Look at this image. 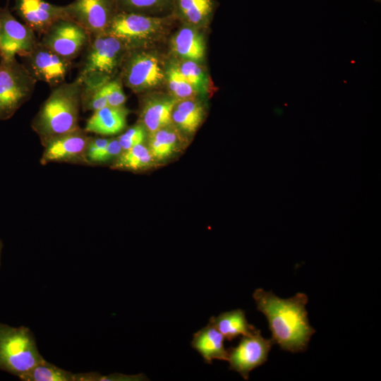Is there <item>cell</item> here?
<instances>
[{"label":"cell","mask_w":381,"mask_h":381,"mask_svg":"<svg viewBox=\"0 0 381 381\" xmlns=\"http://www.w3.org/2000/svg\"><path fill=\"white\" fill-rule=\"evenodd\" d=\"M253 297L257 309L266 317L272 339L280 349L292 353L307 349L315 330L310 326L306 306L308 298L297 293L289 298H282L272 291L255 290Z\"/></svg>","instance_id":"6da1fadb"},{"label":"cell","mask_w":381,"mask_h":381,"mask_svg":"<svg viewBox=\"0 0 381 381\" xmlns=\"http://www.w3.org/2000/svg\"><path fill=\"white\" fill-rule=\"evenodd\" d=\"M83 83L77 78L53 90L35 117L32 128L45 146L53 140L74 132L78 125Z\"/></svg>","instance_id":"7a4b0ae2"},{"label":"cell","mask_w":381,"mask_h":381,"mask_svg":"<svg viewBox=\"0 0 381 381\" xmlns=\"http://www.w3.org/2000/svg\"><path fill=\"white\" fill-rule=\"evenodd\" d=\"M43 359L28 327L0 323V370L20 378Z\"/></svg>","instance_id":"3957f363"},{"label":"cell","mask_w":381,"mask_h":381,"mask_svg":"<svg viewBox=\"0 0 381 381\" xmlns=\"http://www.w3.org/2000/svg\"><path fill=\"white\" fill-rule=\"evenodd\" d=\"M36 82L16 57H0V120L10 119L30 98Z\"/></svg>","instance_id":"277c9868"},{"label":"cell","mask_w":381,"mask_h":381,"mask_svg":"<svg viewBox=\"0 0 381 381\" xmlns=\"http://www.w3.org/2000/svg\"><path fill=\"white\" fill-rule=\"evenodd\" d=\"M123 43L107 32L96 35L87 50L78 77L82 83L106 81L119 64Z\"/></svg>","instance_id":"5b68a950"},{"label":"cell","mask_w":381,"mask_h":381,"mask_svg":"<svg viewBox=\"0 0 381 381\" xmlns=\"http://www.w3.org/2000/svg\"><path fill=\"white\" fill-rule=\"evenodd\" d=\"M273 344L272 339L264 338L259 329L243 336L236 346L227 349L229 369L248 380L250 371L267 361Z\"/></svg>","instance_id":"8992f818"},{"label":"cell","mask_w":381,"mask_h":381,"mask_svg":"<svg viewBox=\"0 0 381 381\" xmlns=\"http://www.w3.org/2000/svg\"><path fill=\"white\" fill-rule=\"evenodd\" d=\"M0 57L9 59L16 54L28 56L37 44L34 31L18 22L11 13L8 6L0 8Z\"/></svg>","instance_id":"52a82bcc"},{"label":"cell","mask_w":381,"mask_h":381,"mask_svg":"<svg viewBox=\"0 0 381 381\" xmlns=\"http://www.w3.org/2000/svg\"><path fill=\"white\" fill-rule=\"evenodd\" d=\"M89 33L72 20H61L55 23L44 34L41 44L70 60L76 56L88 41Z\"/></svg>","instance_id":"ba28073f"},{"label":"cell","mask_w":381,"mask_h":381,"mask_svg":"<svg viewBox=\"0 0 381 381\" xmlns=\"http://www.w3.org/2000/svg\"><path fill=\"white\" fill-rule=\"evenodd\" d=\"M164 19L135 13H120L114 15L105 32L119 39L122 42L145 40L160 30Z\"/></svg>","instance_id":"9c48e42d"},{"label":"cell","mask_w":381,"mask_h":381,"mask_svg":"<svg viewBox=\"0 0 381 381\" xmlns=\"http://www.w3.org/2000/svg\"><path fill=\"white\" fill-rule=\"evenodd\" d=\"M164 73L157 56L149 53L133 54L127 61L123 73L126 85L135 92L159 85Z\"/></svg>","instance_id":"30bf717a"},{"label":"cell","mask_w":381,"mask_h":381,"mask_svg":"<svg viewBox=\"0 0 381 381\" xmlns=\"http://www.w3.org/2000/svg\"><path fill=\"white\" fill-rule=\"evenodd\" d=\"M65 8L70 20L96 35L106 32L113 18L111 0H75Z\"/></svg>","instance_id":"8fae6325"},{"label":"cell","mask_w":381,"mask_h":381,"mask_svg":"<svg viewBox=\"0 0 381 381\" xmlns=\"http://www.w3.org/2000/svg\"><path fill=\"white\" fill-rule=\"evenodd\" d=\"M90 139L81 128L56 138L44 146L40 163L42 165L52 162L88 164L86 152Z\"/></svg>","instance_id":"7c38bea8"},{"label":"cell","mask_w":381,"mask_h":381,"mask_svg":"<svg viewBox=\"0 0 381 381\" xmlns=\"http://www.w3.org/2000/svg\"><path fill=\"white\" fill-rule=\"evenodd\" d=\"M25 58L32 76L50 85H57L65 79L71 65L70 60L53 52L41 43Z\"/></svg>","instance_id":"4fadbf2b"},{"label":"cell","mask_w":381,"mask_h":381,"mask_svg":"<svg viewBox=\"0 0 381 381\" xmlns=\"http://www.w3.org/2000/svg\"><path fill=\"white\" fill-rule=\"evenodd\" d=\"M14 9L33 31L44 34L56 22L69 20L65 6L44 0H14Z\"/></svg>","instance_id":"5bb4252c"},{"label":"cell","mask_w":381,"mask_h":381,"mask_svg":"<svg viewBox=\"0 0 381 381\" xmlns=\"http://www.w3.org/2000/svg\"><path fill=\"white\" fill-rule=\"evenodd\" d=\"M128 110L121 107L106 106L93 111L87 120L84 131L101 135H114L123 131Z\"/></svg>","instance_id":"9a60e30c"},{"label":"cell","mask_w":381,"mask_h":381,"mask_svg":"<svg viewBox=\"0 0 381 381\" xmlns=\"http://www.w3.org/2000/svg\"><path fill=\"white\" fill-rule=\"evenodd\" d=\"M178 99L174 97H156L143 104L141 123L148 134L172 124L171 115Z\"/></svg>","instance_id":"2e32d148"},{"label":"cell","mask_w":381,"mask_h":381,"mask_svg":"<svg viewBox=\"0 0 381 381\" xmlns=\"http://www.w3.org/2000/svg\"><path fill=\"white\" fill-rule=\"evenodd\" d=\"M224 336L210 323L194 333L190 342L206 363L211 364L214 359L226 361L228 349L224 346Z\"/></svg>","instance_id":"e0dca14e"},{"label":"cell","mask_w":381,"mask_h":381,"mask_svg":"<svg viewBox=\"0 0 381 381\" xmlns=\"http://www.w3.org/2000/svg\"><path fill=\"white\" fill-rule=\"evenodd\" d=\"M171 124L148 135L147 147L156 162L174 157L181 150L183 139Z\"/></svg>","instance_id":"ac0fdd59"},{"label":"cell","mask_w":381,"mask_h":381,"mask_svg":"<svg viewBox=\"0 0 381 381\" xmlns=\"http://www.w3.org/2000/svg\"><path fill=\"white\" fill-rule=\"evenodd\" d=\"M171 47L174 53L183 60L200 62L205 54L202 35L193 27H183L173 36Z\"/></svg>","instance_id":"d6986e66"},{"label":"cell","mask_w":381,"mask_h":381,"mask_svg":"<svg viewBox=\"0 0 381 381\" xmlns=\"http://www.w3.org/2000/svg\"><path fill=\"white\" fill-rule=\"evenodd\" d=\"M201 103L193 98L178 100L171 115L174 126L186 134L194 133L204 118Z\"/></svg>","instance_id":"ffe728a7"},{"label":"cell","mask_w":381,"mask_h":381,"mask_svg":"<svg viewBox=\"0 0 381 381\" xmlns=\"http://www.w3.org/2000/svg\"><path fill=\"white\" fill-rule=\"evenodd\" d=\"M209 323L228 341H232L239 335L250 334L258 329L248 323L245 312L241 309L223 312L218 316H212Z\"/></svg>","instance_id":"44dd1931"},{"label":"cell","mask_w":381,"mask_h":381,"mask_svg":"<svg viewBox=\"0 0 381 381\" xmlns=\"http://www.w3.org/2000/svg\"><path fill=\"white\" fill-rule=\"evenodd\" d=\"M157 163L145 144L136 145L123 151L113 162L111 168L128 171H140Z\"/></svg>","instance_id":"7402d4cb"},{"label":"cell","mask_w":381,"mask_h":381,"mask_svg":"<svg viewBox=\"0 0 381 381\" xmlns=\"http://www.w3.org/2000/svg\"><path fill=\"white\" fill-rule=\"evenodd\" d=\"M179 14L189 24L199 25L207 22L214 9L213 0H175Z\"/></svg>","instance_id":"603a6c76"},{"label":"cell","mask_w":381,"mask_h":381,"mask_svg":"<svg viewBox=\"0 0 381 381\" xmlns=\"http://www.w3.org/2000/svg\"><path fill=\"white\" fill-rule=\"evenodd\" d=\"M20 379L24 381H75V374L43 359Z\"/></svg>","instance_id":"cb8c5ba5"},{"label":"cell","mask_w":381,"mask_h":381,"mask_svg":"<svg viewBox=\"0 0 381 381\" xmlns=\"http://www.w3.org/2000/svg\"><path fill=\"white\" fill-rule=\"evenodd\" d=\"M176 66L197 93L207 92L208 87L207 76L198 62L183 60Z\"/></svg>","instance_id":"d4e9b609"},{"label":"cell","mask_w":381,"mask_h":381,"mask_svg":"<svg viewBox=\"0 0 381 381\" xmlns=\"http://www.w3.org/2000/svg\"><path fill=\"white\" fill-rule=\"evenodd\" d=\"M169 88L178 100L193 98L198 94L191 85L180 73L176 66H172L167 72Z\"/></svg>","instance_id":"484cf974"},{"label":"cell","mask_w":381,"mask_h":381,"mask_svg":"<svg viewBox=\"0 0 381 381\" xmlns=\"http://www.w3.org/2000/svg\"><path fill=\"white\" fill-rule=\"evenodd\" d=\"M147 134V132L145 128L140 123L129 128L120 135L117 139L123 151H124L136 145L144 144Z\"/></svg>","instance_id":"4316f807"},{"label":"cell","mask_w":381,"mask_h":381,"mask_svg":"<svg viewBox=\"0 0 381 381\" xmlns=\"http://www.w3.org/2000/svg\"><path fill=\"white\" fill-rule=\"evenodd\" d=\"M147 380L144 374L135 375H126L121 373H113L111 375L104 376L97 373H87L75 374V381H97V380H111V381H131V380Z\"/></svg>","instance_id":"83f0119b"},{"label":"cell","mask_w":381,"mask_h":381,"mask_svg":"<svg viewBox=\"0 0 381 381\" xmlns=\"http://www.w3.org/2000/svg\"><path fill=\"white\" fill-rule=\"evenodd\" d=\"M103 88L107 97L108 106H123L126 100V97L119 81L113 80L105 83Z\"/></svg>","instance_id":"f1b7e54d"},{"label":"cell","mask_w":381,"mask_h":381,"mask_svg":"<svg viewBox=\"0 0 381 381\" xmlns=\"http://www.w3.org/2000/svg\"><path fill=\"white\" fill-rule=\"evenodd\" d=\"M123 152L117 138H110L103 150L93 159L92 164H102L114 161Z\"/></svg>","instance_id":"f546056e"},{"label":"cell","mask_w":381,"mask_h":381,"mask_svg":"<svg viewBox=\"0 0 381 381\" xmlns=\"http://www.w3.org/2000/svg\"><path fill=\"white\" fill-rule=\"evenodd\" d=\"M110 138H91L86 152L87 163H92L93 159L103 150L109 142Z\"/></svg>","instance_id":"4dcf8cb0"},{"label":"cell","mask_w":381,"mask_h":381,"mask_svg":"<svg viewBox=\"0 0 381 381\" xmlns=\"http://www.w3.org/2000/svg\"><path fill=\"white\" fill-rule=\"evenodd\" d=\"M163 0H120L122 5L129 8H149L154 7Z\"/></svg>","instance_id":"1f68e13d"},{"label":"cell","mask_w":381,"mask_h":381,"mask_svg":"<svg viewBox=\"0 0 381 381\" xmlns=\"http://www.w3.org/2000/svg\"><path fill=\"white\" fill-rule=\"evenodd\" d=\"M1 248H2V243H1V241H0V256H1Z\"/></svg>","instance_id":"d6a6232c"},{"label":"cell","mask_w":381,"mask_h":381,"mask_svg":"<svg viewBox=\"0 0 381 381\" xmlns=\"http://www.w3.org/2000/svg\"><path fill=\"white\" fill-rule=\"evenodd\" d=\"M0 36H1V20H0ZM0 56H1V44H0Z\"/></svg>","instance_id":"836d02e7"},{"label":"cell","mask_w":381,"mask_h":381,"mask_svg":"<svg viewBox=\"0 0 381 381\" xmlns=\"http://www.w3.org/2000/svg\"><path fill=\"white\" fill-rule=\"evenodd\" d=\"M375 1H377V2H380L381 1V0H375Z\"/></svg>","instance_id":"e575fe53"}]
</instances>
